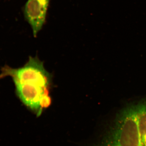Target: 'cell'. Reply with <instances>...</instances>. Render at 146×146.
Masks as SVG:
<instances>
[{
    "label": "cell",
    "instance_id": "cell-3",
    "mask_svg": "<svg viewBox=\"0 0 146 146\" xmlns=\"http://www.w3.org/2000/svg\"><path fill=\"white\" fill-rule=\"evenodd\" d=\"M50 0H28L24 9L25 18L36 37L45 23Z\"/></svg>",
    "mask_w": 146,
    "mask_h": 146
},
{
    "label": "cell",
    "instance_id": "cell-1",
    "mask_svg": "<svg viewBox=\"0 0 146 146\" xmlns=\"http://www.w3.org/2000/svg\"><path fill=\"white\" fill-rule=\"evenodd\" d=\"M5 72L13 78L21 101L36 116H40L51 105L50 94L52 76L45 69L44 63L37 56H30L23 67L7 68Z\"/></svg>",
    "mask_w": 146,
    "mask_h": 146
},
{
    "label": "cell",
    "instance_id": "cell-2",
    "mask_svg": "<svg viewBox=\"0 0 146 146\" xmlns=\"http://www.w3.org/2000/svg\"><path fill=\"white\" fill-rule=\"evenodd\" d=\"M92 146H146V99L119 111L99 131Z\"/></svg>",
    "mask_w": 146,
    "mask_h": 146
}]
</instances>
